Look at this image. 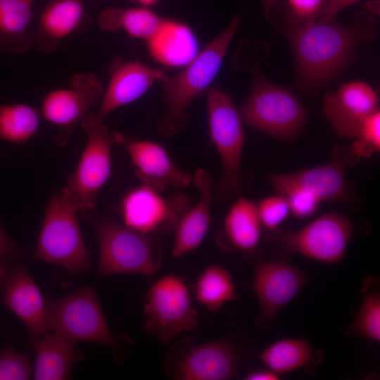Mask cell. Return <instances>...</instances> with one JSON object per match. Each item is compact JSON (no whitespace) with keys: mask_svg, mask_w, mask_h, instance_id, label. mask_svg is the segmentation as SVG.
Here are the masks:
<instances>
[{"mask_svg":"<svg viewBox=\"0 0 380 380\" xmlns=\"http://www.w3.org/2000/svg\"><path fill=\"white\" fill-rule=\"evenodd\" d=\"M298 23L291 34V44L299 78L317 87L338 75L359 46L376 36L374 19L367 11L357 13L350 25L317 17Z\"/></svg>","mask_w":380,"mask_h":380,"instance_id":"1","label":"cell"},{"mask_svg":"<svg viewBox=\"0 0 380 380\" xmlns=\"http://www.w3.org/2000/svg\"><path fill=\"white\" fill-rule=\"evenodd\" d=\"M235 15L229 25L203 49L184 69L174 77L163 82L165 113L157 123L163 137H172L190 121L189 104L205 92L220 70L223 59L240 23Z\"/></svg>","mask_w":380,"mask_h":380,"instance_id":"2","label":"cell"},{"mask_svg":"<svg viewBox=\"0 0 380 380\" xmlns=\"http://www.w3.org/2000/svg\"><path fill=\"white\" fill-rule=\"evenodd\" d=\"M77 206L63 191L49 198L36 246L35 259L60 265L72 273L87 272L91 264L82 237Z\"/></svg>","mask_w":380,"mask_h":380,"instance_id":"3","label":"cell"},{"mask_svg":"<svg viewBox=\"0 0 380 380\" xmlns=\"http://www.w3.org/2000/svg\"><path fill=\"white\" fill-rule=\"evenodd\" d=\"M243 123L280 141L296 138L303 130L308 112L289 89L253 73L251 91L239 110Z\"/></svg>","mask_w":380,"mask_h":380,"instance_id":"4","label":"cell"},{"mask_svg":"<svg viewBox=\"0 0 380 380\" xmlns=\"http://www.w3.org/2000/svg\"><path fill=\"white\" fill-rule=\"evenodd\" d=\"M99 242L101 276L139 274L148 276L160 267V251L153 234H144L101 217L92 218Z\"/></svg>","mask_w":380,"mask_h":380,"instance_id":"5","label":"cell"},{"mask_svg":"<svg viewBox=\"0 0 380 380\" xmlns=\"http://www.w3.org/2000/svg\"><path fill=\"white\" fill-rule=\"evenodd\" d=\"M210 136L222 163V176L213 189V198L227 201L241 185V158L245 143L243 122L231 98L222 89H210L206 94Z\"/></svg>","mask_w":380,"mask_h":380,"instance_id":"6","label":"cell"},{"mask_svg":"<svg viewBox=\"0 0 380 380\" xmlns=\"http://www.w3.org/2000/svg\"><path fill=\"white\" fill-rule=\"evenodd\" d=\"M87 140L75 171L62 190L85 213L92 209L97 195L110 176L111 151L116 144L115 131L110 130L97 114L88 113L80 121Z\"/></svg>","mask_w":380,"mask_h":380,"instance_id":"7","label":"cell"},{"mask_svg":"<svg viewBox=\"0 0 380 380\" xmlns=\"http://www.w3.org/2000/svg\"><path fill=\"white\" fill-rule=\"evenodd\" d=\"M353 232L348 217L331 212L297 231H270L267 241L280 255L298 253L318 262L335 263L345 255Z\"/></svg>","mask_w":380,"mask_h":380,"instance_id":"8","label":"cell"},{"mask_svg":"<svg viewBox=\"0 0 380 380\" xmlns=\"http://www.w3.org/2000/svg\"><path fill=\"white\" fill-rule=\"evenodd\" d=\"M144 305V329L160 342H171L177 336L194 331L199 324L198 312L193 307L185 280L169 274L148 289Z\"/></svg>","mask_w":380,"mask_h":380,"instance_id":"9","label":"cell"},{"mask_svg":"<svg viewBox=\"0 0 380 380\" xmlns=\"http://www.w3.org/2000/svg\"><path fill=\"white\" fill-rule=\"evenodd\" d=\"M51 331L70 342H89L115 346L98 295L91 287L82 288L63 298L49 300Z\"/></svg>","mask_w":380,"mask_h":380,"instance_id":"10","label":"cell"},{"mask_svg":"<svg viewBox=\"0 0 380 380\" xmlns=\"http://www.w3.org/2000/svg\"><path fill=\"white\" fill-rule=\"evenodd\" d=\"M360 160L350 147L337 144L331 150V160L324 165L291 173H269L267 179L279 194L293 188H301L313 194L321 202L349 203L354 195L346 172L357 166Z\"/></svg>","mask_w":380,"mask_h":380,"instance_id":"11","label":"cell"},{"mask_svg":"<svg viewBox=\"0 0 380 380\" xmlns=\"http://www.w3.org/2000/svg\"><path fill=\"white\" fill-rule=\"evenodd\" d=\"M104 89L91 72L73 74L63 87L54 89L44 96L41 113L44 119L61 129L54 136L59 146H65L72 129L99 103Z\"/></svg>","mask_w":380,"mask_h":380,"instance_id":"12","label":"cell"},{"mask_svg":"<svg viewBox=\"0 0 380 380\" xmlns=\"http://www.w3.org/2000/svg\"><path fill=\"white\" fill-rule=\"evenodd\" d=\"M17 260L0 258V300L38 338L51 331L49 300L35 284L26 267Z\"/></svg>","mask_w":380,"mask_h":380,"instance_id":"13","label":"cell"},{"mask_svg":"<svg viewBox=\"0 0 380 380\" xmlns=\"http://www.w3.org/2000/svg\"><path fill=\"white\" fill-rule=\"evenodd\" d=\"M160 192L143 184L129 191L121 203L123 224L144 234L175 231L189 208V199L182 194L165 198Z\"/></svg>","mask_w":380,"mask_h":380,"instance_id":"14","label":"cell"},{"mask_svg":"<svg viewBox=\"0 0 380 380\" xmlns=\"http://www.w3.org/2000/svg\"><path fill=\"white\" fill-rule=\"evenodd\" d=\"M307 280L302 271L285 261L258 262L252 285L260 308L258 327H270L278 312L299 293Z\"/></svg>","mask_w":380,"mask_h":380,"instance_id":"15","label":"cell"},{"mask_svg":"<svg viewBox=\"0 0 380 380\" xmlns=\"http://www.w3.org/2000/svg\"><path fill=\"white\" fill-rule=\"evenodd\" d=\"M116 136L115 145L128 153L141 184L163 191L168 187L183 189L193 182V176L179 169L160 144L118 132Z\"/></svg>","mask_w":380,"mask_h":380,"instance_id":"16","label":"cell"},{"mask_svg":"<svg viewBox=\"0 0 380 380\" xmlns=\"http://www.w3.org/2000/svg\"><path fill=\"white\" fill-rule=\"evenodd\" d=\"M376 91L367 83L353 81L342 84L336 92H327L323 113L335 133L354 138L362 121L378 109Z\"/></svg>","mask_w":380,"mask_h":380,"instance_id":"17","label":"cell"},{"mask_svg":"<svg viewBox=\"0 0 380 380\" xmlns=\"http://www.w3.org/2000/svg\"><path fill=\"white\" fill-rule=\"evenodd\" d=\"M239 359L234 345L216 340L196 345L187 350L175 364L172 377L178 380H226L238 367Z\"/></svg>","mask_w":380,"mask_h":380,"instance_id":"18","label":"cell"},{"mask_svg":"<svg viewBox=\"0 0 380 380\" xmlns=\"http://www.w3.org/2000/svg\"><path fill=\"white\" fill-rule=\"evenodd\" d=\"M109 72L108 84L97 113L102 119L115 109L136 101L156 81H163L167 77L160 69L138 61L123 62L120 59L113 61Z\"/></svg>","mask_w":380,"mask_h":380,"instance_id":"19","label":"cell"},{"mask_svg":"<svg viewBox=\"0 0 380 380\" xmlns=\"http://www.w3.org/2000/svg\"><path fill=\"white\" fill-rule=\"evenodd\" d=\"M193 182L200 196L196 203L184 212L175 229L172 254L175 258L198 248L205 237L210 222V205L213 198L212 177L205 169H198L193 177Z\"/></svg>","mask_w":380,"mask_h":380,"instance_id":"20","label":"cell"},{"mask_svg":"<svg viewBox=\"0 0 380 380\" xmlns=\"http://www.w3.org/2000/svg\"><path fill=\"white\" fill-rule=\"evenodd\" d=\"M146 42L151 56L167 66L186 65L198 54V44L191 29L174 20L163 19Z\"/></svg>","mask_w":380,"mask_h":380,"instance_id":"21","label":"cell"},{"mask_svg":"<svg viewBox=\"0 0 380 380\" xmlns=\"http://www.w3.org/2000/svg\"><path fill=\"white\" fill-rule=\"evenodd\" d=\"M29 343L35 354L32 377L36 380L69 379L74 364L84 358L75 344L56 333L42 338L31 336Z\"/></svg>","mask_w":380,"mask_h":380,"instance_id":"22","label":"cell"},{"mask_svg":"<svg viewBox=\"0 0 380 380\" xmlns=\"http://www.w3.org/2000/svg\"><path fill=\"white\" fill-rule=\"evenodd\" d=\"M84 8L81 0H54L41 13L37 40L42 49L52 51L81 25Z\"/></svg>","mask_w":380,"mask_h":380,"instance_id":"23","label":"cell"},{"mask_svg":"<svg viewBox=\"0 0 380 380\" xmlns=\"http://www.w3.org/2000/svg\"><path fill=\"white\" fill-rule=\"evenodd\" d=\"M223 225L227 239L240 251L251 252L260 243L262 225L253 201L239 198L227 212Z\"/></svg>","mask_w":380,"mask_h":380,"instance_id":"24","label":"cell"},{"mask_svg":"<svg viewBox=\"0 0 380 380\" xmlns=\"http://www.w3.org/2000/svg\"><path fill=\"white\" fill-rule=\"evenodd\" d=\"M321 353L304 338H286L272 343L260 353V359L267 367L278 374L316 364Z\"/></svg>","mask_w":380,"mask_h":380,"instance_id":"25","label":"cell"},{"mask_svg":"<svg viewBox=\"0 0 380 380\" xmlns=\"http://www.w3.org/2000/svg\"><path fill=\"white\" fill-rule=\"evenodd\" d=\"M163 19L145 7H110L99 14L98 23L105 31L115 32L122 30L132 37L146 40L158 30Z\"/></svg>","mask_w":380,"mask_h":380,"instance_id":"26","label":"cell"},{"mask_svg":"<svg viewBox=\"0 0 380 380\" xmlns=\"http://www.w3.org/2000/svg\"><path fill=\"white\" fill-rule=\"evenodd\" d=\"M194 296L199 304L211 312L237 299L232 276L220 265L208 266L202 272L195 284Z\"/></svg>","mask_w":380,"mask_h":380,"instance_id":"27","label":"cell"},{"mask_svg":"<svg viewBox=\"0 0 380 380\" xmlns=\"http://www.w3.org/2000/svg\"><path fill=\"white\" fill-rule=\"evenodd\" d=\"M32 3L25 0H0V51L15 52L25 37L32 18Z\"/></svg>","mask_w":380,"mask_h":380,"instance_id":"28","label":"cell"},{"mask_svg":"<svg viewBox=\"0 0 380 380\" xmlns=\"http://www.w3.org/2000/svg\"><path fill=\"white\" fill-rule=\"evenodd\" d=\"M39 115L24 103L0 105V139L22 146L37 132Z\"/></svg>","mask_w":380,"mask_h":380,"instance_id":"29","label":"cell"},{"mask_svg":"<svg viewBox=\"0 0 380 380\" xmlns=\"http://www.w3.org/2000/svg\"><path fill=\"white\" fill-rule=\"evenodd\" d=\"M373 278L367 279L364 284L363 300L360 309L346 331L374 341H380V292L372 286Z\"/></svg>","mask_w":380,"mask_h":380,"instance_id":"30","label":"cell"},{"mask_svg":"<svg viewBox=\"0 0 380 380\" xmlns=\"http://www.w3.org/2000/svg\"><path fill=\"white\" fill-rule=\"evenodd\" d=\"M360 159L372 157L380 150V112L377 109L361 123L350 147Z\"/></svg>","mask_w":380,"mask_h":380,"instance_id":"31","label":"cell"},{"mask_svg":"<svg viewBox=\"0 0 380 380\" xmlns=\"http://www.w3.org/2000/svg\"><path fill=\"white\" fill-rule=\"evenodd\" d=\"M33 372L27 353H20L8 343L0 352V380H27Z\"/></svg>","mask_w":380,"mask_h":380,"instance_id":"32","label":"cell"},{"mask_svg":"<svg viewBox=\"0 0 380 380\" xmlns=\"http://www.w3.org/2000/svg\"><path fill=\"white\" fill-rule=\"evenodd\" d=\"M257 208L262 225L270 231L278 229L291 213L287 199L279 194L261 200Z\"/></svg>","mask_w":380,"mask_h":380,"instance_id":"33","label":"cell"},{"mask_svg":"<svg viewBox=\"0 0 380 380\" xmlns=\"http://www.w3.org/2000/svg\"><path fill=\"white\" fill-rule=\"evenodd\" d=\"M282 195L287 199L290 212L299 218L314 215L321 202L313 194L301 188H293Z\"/></svg>","mask_w":380,"mask_h":380,"instance_id":"34","label":"cell"},{"mask_svg":"<svg viewBox=\"0 0 380 380\" xmlns=\"http://www.w3.org/2000/svg\"><path fill=\"white\" fill-rule=\"evenodd\" d=\"M327 0H287L296 23L319 16Z\"/></svg>","mask_w":380,"mask_h":380,"instance_id":"35","label":"cell"},{"mask_svg":"<svg viewBox=\"0 0 380 380\" xmlns=\"http://www.w3.org/2000/svg\"><path fill=\"white\" fill-rule=\"evenodd\" d=\"M25 255L26 253L16 245L0 221V258L19 260Z\"/></svg>","mask_w":380,"mask_h":380,"instance_id":"36","label":"cell"},{"mask_svg":"<svg viewBox=\"0 0 380 380\" xmlns=\"http://www.w3.org/2000/svg\"><path fill=\"white\" fill-rule=\"evenodd\" d=\"M359 0H327L319 16L325 20H335L336 15L347 6Z\"/></svg>","mask_w":380,"mask_h":380,"instance_id":"37","label":"cell"},{"mask_svg":"<svg viewBox=\"0 0 380 380\" xmlns=\"http://www.w3.org/2000/svg\"><path fill=\"white\" fill-rule=\"evenodd\" d=\"M245 379L247 380H278L280 379L279 374L270 369H258L248 373Z\"/></svg>","mask_w":380,"mask_h":380,"instance_id":"38","label":"cell"},{"mask_svg":"<svg viewBox=\"0 0 380 380\" xmlns=\"http://www.w3.org/2000/svg\"><path fill=\"white\" fill-rule=\"evenodd\" d=\"M277 0H263L265 15L268 18L269 13Z\"/></svg>","mask_w":380,"mask_h":380,"instance_id":"39","label":"cell"},{"mask_svg":"<svg viewBox=\"0 0 380 380\" xmlns=\"http://www.w3.org/2000/svg\"><path fill=\"white\" fill-rule=\"evenodd\" d=\"M144 7L151 6L159 0H136Z\"/></svg>","mask_w":380,"mask_h":380,"instance_id":"40","label":"cell"},{"mask_svg":"<svg viewBox=\"0 0 380 380\" xmlns=\"http://www.w3.org/2000/svg\"><path fill=\"white\" fill-rule=\"evenodd\" d=\"M25 1H29V2L32 3V0H25Z\"/></svg>","mask_w":380,"mask_h":380,"instance_id":"41","label":"cell"}]
</instances>
